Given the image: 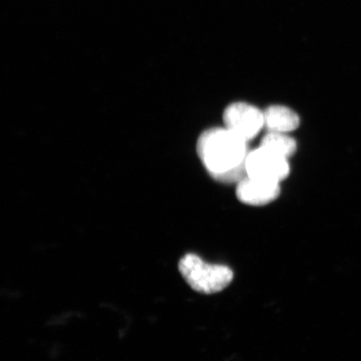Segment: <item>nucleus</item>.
Masks as SVG:
<instances>
[{
  "instance_id": "1",
  "label": "nucleus",
  "mask_w": 361,
  "mask_h": 361,
  "mask_svg": "<svg viewBox=\"0 0 361 361\" xmlns=\"http://www.w3.org/2000/svg\"><path fill=\"white\" fill-rule=\"evenodd\" d=\"M247 142L228 128H212L200 135L197 152L212 178L238 183L247 177L245 162L250 152Z\"/></svg>"
},
{
  "instance_id": "2",
  "label": "nucleus",
  "mask_w": 361,
  "mask_h": 361,
  "mask_svg": "<svg viewBox=\"0 0 361 361\" xmlns=\"http://www.w3.org/2000/svg\"><path fill=\"white\" fill-rule=\"evenodd\" d=\"M178 268L188 286L205 295L224 290L233 279V271L228 266L207 264L193 254L180 259Z\"/></svg>"
},
{
  "instance_id": "3",
  "label": "nucleus",
  "mask_w": 361,
  "mask_h": 361,
  "mask_svg": "<svg viewBox=\"0 0 361 361\" xmlns=\"http://www.w3.org/2000/svg\"><path fill=\"white\" fill-rule=\"evenodd\" d=\"M245 166L247 177L270 183H281L290 173L287 158L261 146L248 152Z\"/></svg>"
},
{
  "instance_id": "4",
  "label": "nucleus",
  "mask_w": 361,
  "mask_h": 361,
  "mask_svg": "<svg viewBox=\"0 0 361 361\" xmlns=\"http://www.w3.org/2000/svg\"><path fill=\"white\" fill-rule=\"evenodd\" d=\"M223 118L226 128L247 142L256 137L264 128V112L245 102H235L226 107Z\"/></svg>"
},
{
  "instance_id": "5",
  "label": "nucleus",
  "mask_w": 361,
  "mask_h": 361,
  "mask_svg": "<svg viewBox=\"0 0 361 361\" xmlns=\"http://www.w3.org/2000/svg\"><path fill=\"white\" fill-rule=\"evenodd\" d=\"M281 194L279 183H270L247 177L237 185L238 200L247 205L264 206L276 200Z\"/></svg>"
},
{
  "instance_id": "6",
  "label": "nucleus",
  "mask_w": 361,
  "mask_h": 361,
  "mask_svg": "<svg viewBox=\"0 0 361 361\" xmlns=\"http://www.w3.org/2000/svg\"><path fill=\"white\" fill-rule=\"evenodd\" d=\"M264 128L268 132L288 133L299 128V116L290 108L271 106L264 111Z\"/></svg>"
},
{
  "instance_id": "7",
  "label": "nucleus",
  "mask_w": 361,
  "mask_h": 361,
  "mask_svg": "<svg viewBox=\"0 0 361 361\" xmlns=\"http://www.w3.org/2000/svg\"><path fill=\"white\" fill-rule=\"evenodd\" d=\"M260 146L268 148L287 159L295 155L297 150L295 140L286 133L268 132L262 139Z\"/></svg>"
}]
</instances>
